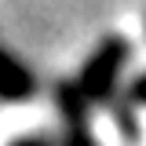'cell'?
I'll return each mask as SVG.
<instances>
[{"label": "cell", "instance_id": "cell-1", "mask_svg": "<svg viewBox=\"0 0 146 146\" xmlns=\"http://www.w3.org/2000/svg\"><path fill=\"white\" fill-rule=\"evenodd\" d=\"M124 58H128V40H117V36L106 40V44L88 58V66H84L80 80H77V88L84 91L88 102L110 99V91H113V84H117V73H121V66H124Z\"/></svg>", "mask_w": 146, "mask_h": 146}, {"label": "cell", "instance_id": "cell-2", "mask_svg": "<svg viewBox=\"0 0 146 146\" xmlns=\"http://www.w3.org/2000/svg\"><path fill=\"white\" fill-rule=\"evenodd\" d=\"M84 91L77 84H62L58 88V106L66 110V121H70V146H95L88 131V121H84Z\"/></svg>", "mask_w": 146, "mask_h": 146}, {"label": "cell", "instance_id": "cell-4", "mask_svg": "<svg viewBox=\"0 0 146 146\" xmlns=\"http://www.w3.org/2000/svg\"><path fill=\"white\" fill-rule=\"evenodd\" d=\"M131 99H135V102H146V77H143V80H135V88H131Z\"/></svg>", "mask_w": 146, "mask_h": 146}, {"label": "cell", "instance_id": "cell-3", "mask_svg": "<svg viewBox=\"0 0 146 146\" xmlns=\"http://www.w3.org/2000/svg\"><path fill=\"white\" fill-rule=\"evenodd\" d=\"M0 95L4 99H26V95H33V77L4 51H0Z\"/></svg>", "mask_w": 146, "mask_h": 146}, {"label": "cell", "instance_id": "cell-5", "mask_svg": "<svg viewBox=\"0 0 146 146\" xmlns=\"http://www.w3.org/2000/svg\"><path fill=\"white\" fill-rule=\"evenodd\" d=\"M15 146H44L40 139H22V143H15Z\"/></svg>", "mask_w": 146, "mask_h": 146}]
</instances>
